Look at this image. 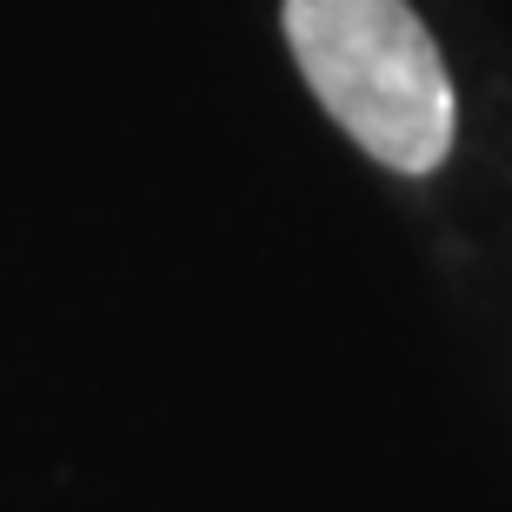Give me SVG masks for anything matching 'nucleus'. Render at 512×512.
Returning a JSON list of instances; mask_svg holds the SVG:
<instances>
[{
    "label": "nucleus",
    "instance_id": "f257e3e1",
    "mask_svg": "<svg viewBox=\"0 0 512 512\" xmlns=\"http://www.w3.org/2000/svg\"><path fill=\"white\" fill-rule=\"evenodd\" d=\"M280 27L313 100L360 153L393 173H433L453 153V74L406 0H280Z\"/></svg>",
    "mask_w": 512,
    "mask_h": 512
}]
</instances>
